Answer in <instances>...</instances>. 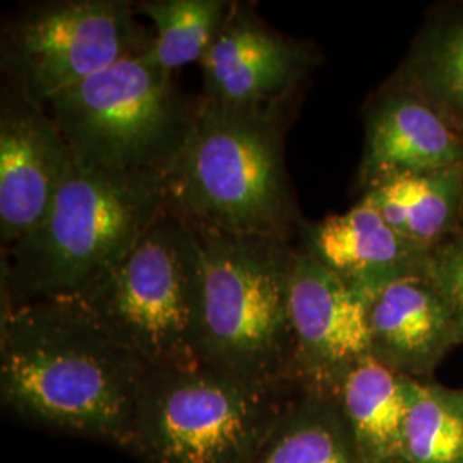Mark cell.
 <instances>
[{"instance_id": "44dd1931", "label": "cell", "mask_w": 463, "mask_h": 463, "mask_svg": "<svg viewBox=\"0 0 463 463\" xmlns=\"http://www.w3.org/2000/svg\"><path fill=\"white\" fill-rule=\"evenodd\" d=\"M430 279L447 298L463 340V233L432 249Z\"/></svg>"}, {"instance_id": "ba28073f", "label": "cell", "mask_w": 463, "mask_h": 463, "mask_svg": "<svg viewBox=\"0 0 463 463\" xmlns=\"http://www.w3.org/2000/svg\"><path fill=\"white\" fill-rule=\"evenodd\" d=\"M136 14L124 0H55L24 9L4 33L9 84L47 107L117 62L148 53L155 34Z\"/></svg>"}, {"instance_id": "9c48e42d", "label": "cell", "mask_w": 463, "mask_h": 463, "mask_svg": "<svg viewBox=\"0 0 463 463\" xmlns=\"http://www.w3.org/2000/svg\"><path fill=\"white\" fill-rule=\"evenodd\" d=\"M288 315L296 381L307 392L333 395L348 371L371 355L369 298L307 249H296Z\"/></svg>"}, {"instance_id": "7a4b0ae2", "label": "cell", "mask_w": 463, "mask_h": 463, "mask_svg": "<svg viewBox=\"0 0 463 463\" xmlns=\"http://www.w3.org/2000/svg\"><path fill=\"white\" fill-rule=\"evenodd\" d=\"M166 210L160 172L78 164L40 225L2 254V302L71 298L103 279Z\"/></svg>"}, {"instance_id": "9a60e30c", "label": "cell", "mask_w": 463, "mask_h": 463, "mask_svg": "<svg viewBox=\"0 0 463 463\" xmlns=\"http://www.w3.org/2000/svg\"><path fill=\"white\" fill-rule=\"evenodd\" d=\"M417 380L373 355L354 365L333 397L345 419L359 463H407L405 417Z\"/></svg>"}, {"instance_id": "277c9868", "label": "cell", "mask_w": 463, "mask_h": 463, "mask_svg": "<svg viewBox=\"0 0 463 463\" xmlns=\"http://www.w3.org/2000/svg\"><path fill=\"white\" fill-rule=\"evenodd\" d=\"M193 229L203 261L196 307L199 363L261 383L296 380L288 315L296 249L288 237Z\"/></svg>"}, {"instance_id": "5b68a950", "label": "cell", "mask_w": 463, "mask_h": 463, "mask_svg": "<svg viewBox=\"0 0 463 463\" xmlns=\"http://www.w3.org/2000/svg\"><path fill=\"white\" fill-rule=\"evenodd\" d=\"M280 388L203 364L148 369L131 449L145 463H254L285 409Z\"/></svg>"}, {"instance_id": "7c38bea8", "label": "cell", "mask_w": 463, "mask_h": 463, "mask_svg": "<svg viewBox=\"0 0 463 463\" xmlns=\"http://www.w3.org/2000/svg\"><path fill=\"white\" fill-rule=\"evenodd\" d=\"M463 166V133L412 88L390 80L365 110L359 187Z\"/></svg>"}, {"instance_id": "5bb4252c", "label": "cell", "mask_w": 463, "mask_h": 463, "mask_svg": "<svg viewBox=\"0 0 463 463\" xmlns=\"http://www.w3.org/2000/svg\"><path fill=\"white\" fill-rule=\"evenodd\" d=\"M304 248L367 298L393 281L430 277L432 249L400 235L364 201L307 225Z\"/></svg>"}, {"instance_id": "30bf717a", "label": "cell", "mask_w": 463, "mask_h": 463, "mask_svg": "<svg viewBox=\"0 0 463 463\" xmlns=\"http://www.w3.org/2000/svg\"><path fill=\"white\" fill-rule=\"evenodd\" d=\"M78 160L47 107L7 86L0 109V241L13 248L34 231Z\"/></svg>"}, {"instance_id": "e0dca14e", "label": "cell", "mask_w": 463, "mask_h": 463, "mask_svg": "<svg viewBox=\"0 0 463 463\" xmlns=\"http://www.w3.org/2000/svg\"><path fill=\"white\" fill-rule=\"evenodd\" d=\"M307 393L283 409L254 463H359L335 397Z\"/></svg>"}, {"instance_id": "d6986e66", "label": "cell", "mask_w": 463, "mask_h": 463, "mask_svg": "<svg viewBox=\"0 0 463 463\" xmlns=\"http://www.w3.org/2000/svg\"><path fill=\"white\" fill-rule=\"evenodd\" d=\"M225 0H151L136 11L155 24L149 59L168 74L201 62L232 11Z\"/></svg>"}, {"instance_id": "8fae6325", "label": "cell", "mask_w": 463, "mask_h": 463, "mask_svg": "<svg viewBox=\"0 0 463 463\" xmlns=\"http://www.w3.org/2000/svg\"><path fill=\"white\" fill-rule=\"evenodd\" d=\"M311 66L307 47L271 30L252 13L233 4L201 61L203 99L227 109H280Z\"/></svg>"}, {"instance_id": "3957f363", "label": "cell", "mask_w": 463, "mask_h": 463, "mask_svg": "<svg viewBox=\"0 0 463 463\" xmlns=\"http://www.w3.org/2000/svg\"><path fill=\"white\" fill-rule=\"evenodd\" d=\"M164 177L166 208L193 227L287 237L294 223L280 109H227L201 99Z\"/></svg>"}, {"instance_id": "4fadbf2b", "label": "cell", "mask_w": 463, "mask_h": 463, "mask_svg": "<svg viewBox=\"0 0 463 463\" xmlns=\"http://www.w3.org/2000/svg\"><path fill=\"white\" fill-rule=\"evenodd\" d=\"M371 355L420 381L463 344L455 315L430 277L393 281L369 298Z\"/></svg>"}, {"instance_id": "8992f818", "label": "cell", "mask_w": 463, "mask_h": 463, "mask_svg": "<svg viewBox=\"0 0 463 463\" xmlns=\"http://www.w3.org/2000/svg\"><path fill=\"white\" fill-rule=\"evenodd\" d=\"M196 109L148 53L124 59L47 103L78 164L164 175Z\"/></svg>"}, {"instance_id": "52a82bcc", "label": "cell", "mask_w": 463, "mask_h": 463, "mask_svg": "<svg viewBox=\"0 0 463 463\" xmlns=\"http://www.w3.org/2000/svg\"><path fill=\"white\" fill-rule=\"evenodd\" d=\"M201 268L196 232L166 208L120 265L74 298L148 369L196 367Z\"/></svg>"}, {"instance_id": "6da1fadb", "label": "cell", "mask_w": 463, "mask_h": 463, "mask_svg": "<svg viewBox=\"0 0 463 463\" xmlns=\"http://www.w3.org/2000/svg\"><path fill=\"white\" fill-rule=\"evenodd\" d=\"M146 373L80 298L2 304V402L33 424L131 448Z\"/></svg>"}, {"instance_id": "7402d4cb", "label": "cell", "mask_w": 463, "mask_h": 463, "mask_svg": "<svg viewBox=\"0 0 463 463\" xmlns=\"http://www.w3.org/2000/svg\"><path fill=\"white\" fill-rule=\"evenodd\" d=\"M458 233H463V199H462V220H460V231Z\"/></svg>"}, {"instance_id": "2e32d148", "label": "cell", "mask_w": 463, "mask_h": 463, "mask_svg": "<svg viewBox=\"0 0 463 463\" xmlns=\"http://www.w3.org/2000/svg\"><path fill=\"white\" fill-rule=\"evenodd\" d=\"M463 166L397 177L365 191L373 206L400 235L434 249L460 231Z\"/></svg>"}, {"instance_id": "ffe728a7", "label": "cell", "mask_w": 463, "mask_h": 463, "mask_svg": "<svg viewBox=\"0 0 463 463\" xmlns=\"http://www.w3.org/2000/svg\"><path fill=\"white\" fill-rule=\"evenodd\" d=\"M403 436L407 463H463V392L417 381Z\"/></svg>"}, {"instance_id": "ac0fdd59", "label": "cell", "mask_w": 463, "mask_h": 463, "mask_svg": "<svg viewBox=\"0 0 463 463\" xmlns=\"http://www.w3.org/2000/svg\"><path fill=\"white\" fill-rule=\"evenodd\" d=\"M392 80L422 95L463 133V7L430 21Z\"/></svg>"}]
</instances>
